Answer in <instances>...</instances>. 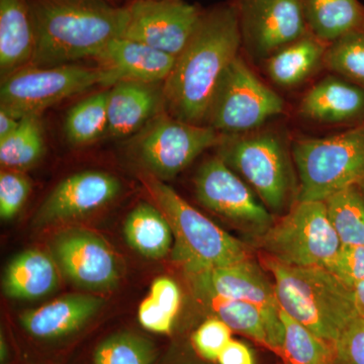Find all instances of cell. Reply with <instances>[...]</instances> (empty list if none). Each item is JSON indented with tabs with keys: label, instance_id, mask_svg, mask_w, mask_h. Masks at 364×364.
I'll return each mask as SVG.
<instances>
[{
	"label": "cell",
	"instance_id": "6da1fadb",
	"mask_svg": "<svg viewBox=\"0 0 364 364\" xmlns=\"http://www.w3.org/2000/svg\"><path fill=\"white\" fill-rule=\"evenodd\" d=\"M241 42L237 6H223L203 13L163 83L165 111L186 123L207 126L215 90L228 66L238 56Z\"/></svg>",
	"mask_w": 364,
	"mask_h": 364
},
{
	"label": "cell",
	"instance_id": "7a4b0ae2",
	"mask_svg": "<svg viewBox=\"0 0 364 364\" xmlns=\"http://www.w3.org/2000/svg\"><path fill=\"white\" fill-rule=\"evenodd\" d=\"M36 47L31 65H68L95 58L111 41L122 38L128 6L107 0H28Z\"/></svg>",
	"mask_w": 364,
	"mask_h": 364
},
{
	"label": "cell",
	"instance_id": "3957f363",
	"mask_svg": "<svg viewBox=\"0 0 364 364\" xmlns=\"http://www.w3.org/2000/svg\"><path fill=\"white\" fill-rule=\"evenodd\" d=\"M280 309L334 345L359 314L353 289L324 267H296L267 258Z\"/></svg>",
	"mask_w": 364,
	"mask_h": 364
},
{
	"label": "cell",
	"instance_id": "277c9868",
	"mask_svg": "<svg viewBox=\"0 0 364 364\" xmlns=\"http://www.w3.org/2000/svg\"><path fill=\"white\" fill-rule=\"evenodd\" d=\"M142 181L173 231L172 258L188 275L248 259L241 241L191 207L165 181L147 172Z\"/></svg>",
	"mask_w": 364,
	"mask_h": 364
},
{
	"label": "cell",
	"instance_id": "5b68a950",
	"mask_svg": "<svg viewBox=\"0 0 364 364\" xmlns=\"http://www.w3.org/2000/svg\"><path fill=\"white\" fill-rule=\"evenodd\" d=\"M291 155L299 178L296 202H325L364 179V122L327 138L298 139Z\"/></svg>",
	"mask_w": 364,
	"mask_h": 364
},
{
	"label": "cell",
	"instance_id": "8992f818",
	"mask_svg": "<svg viewBox=\"0 0 364 364\" xmlns=\"http://www.w3.org/2000/svg\"><path fill=\"white\" fill-rule=\"evenodd\" d=\"M270 258L289 267L329 269L342 244L325 202H296L286 215L257 238Z\"/></svg>",
	"mask_w": 364,
	"mask_h": 364
},
{
	"label": "cell",
	"instance_id": "52a82bcc",
	"mask_svg": "<svg viewBox=\"0 0 364 364\" xmlns=\"http://www.w3.org/2000/svg\"><path fill=\"white\" fill-rule=\"evenodd\" d=\"M116 83L114 74L97 65H28L1 79L0 109L18 119L41 114L62 100L91 87H112Z\"/></svg>",
	"mask_w": 364,
	"mask_h": 364
},
{
	"label": "cell",
	"instance_id": "ba28073f",
	"mask_svg": "<svg viewBox=\"0 0 364 364\" xmlns=\"http://www.w3.org/2000/svg\"><path fill=\"white\" fill-rule=\"evenodd\" d=\"M217 147L218 156L255 189L269 210H284L294 191V177L286 145L277 134H223Z\"/></svg>",
	"mask_w": 364,
	"mask_h": 364
},
{
	"label": "cell",
	"instance_id": "9c48e42d",
	"mask_svg": "<svg viewBox=\"0 0 364 364\" xmlns=\"http://www.w3.org/2000/svg\"><path fill=\"white\" fill-rule=\"evenodd\" d=\"M222 138L212 127L186 123L163 111L132 136L130 148L147 173L166 181L219 145Z\"/></svg>",
	"mask_w": 364,
	"mask_h": 364
},
{
	"label": "cell",
	"instance_id": "30bf717a",
	"mask_svg": "<svg viewBox=\"0 0 364 364\" xmlns=\"http://www.w3.org/2000/svg\"><path fill=\"white\" fill-rule=\"evenodd\" d=\"M284 102L240 56L223 74L208 111L207 126L227 135L247 133L282 114Z\"/></svg>",
	"mask_w": 364,
	"mask_h": 364
},
{
	"label": "cell",
	"instance_id": "8fae6325",
	"mask_svg": "<svg viewBox=\"0 0 364 364\" xmlns=\"http://www.w3.org/2000/svg\"><path fill=\"white\" fill-rule=\"evenodd\" d=\"M196 296H219L252 304L262 312L267 325L268 348L280 353L284 326L274 284L250 258L224 267L189 275Z\"/></svg>",
	"mask_w": 364,
	"mask_h": 364
},
{
	"label": "cell",
	"instance_id": "7c38bea8",
	"mask_svg": "<svg viewBox=\"0 0 364 364\" xmlns=\"http://www.w3.org/2000/svg\"><path fill=\"white\" fill-rule=\"evenodd\" d=\"M196 196L203 207L238 225L256 238L264 234L275 220L252 189L221 158L203 162L196 172Z\"/></svg>",
	"mask_w": 364,
	"mask_h": 364
},
{
	"label": "cell",
	"instance_id": "4fadbf2b",
	"mask_svg": "<svg viewBox=\"0 0 364 364\" xmlns=\"http://www.w3.org/2000/svg\"><path fill=\"white\" fill-rule=\"evenodd\" d=\"M122 38L177 57L193 38L203 11L183 0H134Z\"/></svg>",
	"mask_w": 364,
	"mask_h": 364
},
{
	"label": "cell",
	"instance_id": "5bb4252c",
	"mask_svg": "<svg viewBox=\"0 0 364 364\" xmlns=\"http://www.w3.org/2000/svg\"><path fill=\"white\" fill-rule=\"evenodd\" d=\"M242 40L264 57L308 35L301 0H239Z\"/></svg>",
	"mask_w": 364,
	"mask_h": 364
},
{
	"label": "cell",
	"instance_id": "9a60e30c",
	"mask_svg": "<svg viewBox=\"0 0 364 364\" xmlns=\"http://www.w3.org/2000/svg\"><path fill=\"white\" fill-rule=\"evenodd\" d=\"M54 253L67 277L81 289L107 291L119 284V263L104 239L85 230L60 234Z\"/></svg>",
	"mask_w": 364,
	"mask_h": 364
},
{
	"label": "cell",
	"instance_id": "2e32d148",
	"mask_svg": "<svg viewBox=\"0 0 364 364\" xmlns=\"http://www.w3.org/2000/svg\"><path fill=\"white\" fill-rule=\"evenodd\" d=\"M121 191V181L111 173L77 172L57 184L38 210L33 223L42 227L77 219L109 205Z\"/></svg>",
	"mask_w": 364,
	"mask_h": 364
},
{
	"label": "cell",
	"instance_id": "e0dca14e",
	"mask_svg": "<svg viewBox=\"0 0 364 364\" xmlns=\"http://www.w3.org/2000/svg\"><path fill=\"white\" fill-rule=\"evenodd\" d=\"M163 111V83L119 81L109 87L107 134L117 139L136 135Z\"/></svg>",
	"mask_w": 364,
	"mask_h": 364
},
{
	"label": "cell",
	"instance_id": "ac0fdd59",
	"mask_svg": "<svg viewBox=\"0 0 364 364\" xmlns=\"http://www.w3.org/2000/svg\"><path fill=\"white\" fill-rule=\"evenodd\" d=\"M93 60L97 66L114 74L117 82L164 83L173 69L176 57L143 43L117 38L105 46Z\"/></svg>",
	"mask_w": 364,
	"mask_h": 364
},
{
	"label": "cell",
	"instance_id": "d6986e66",
	"mask_svg": "<svg viewBox=\"0 0 364 364\" xmlns=\"http://www.w3.org/2000/svg\"><path fill=\"white\" fill-rule=\"evenodd\" d=\"M104 305L105 299L93 294H67L21 314L20 322L35 338H60L81 329Z\"/></svg>",
	"mask_w": 364,
	"mask_h": 364
},
{
	"label": "cell",
	"instance_id": "ffe728a7",
	"mask_svg": "<svg viewBox=\"0 0 364 364\" xmlns=\"http://www.w3.org/2000/svg\"><path fill=\"white\" fill-rule=\"evenodd\" d=\"M299 114L318 124L364 122V88L343 77L328 76L306 93Z\"/></svg>",
	"mask_w": 364,
	"mask_h": 364
},
{
	"label": "cell",
	"instance_id": "44dd1931",
	"mask_svg": "<svg viewBox=\"0 0 364 364\" xmlns=\"http://www.w3.org/2000/svg\"><path fill=\"white\" fill-rule=\"evenodd\" d=\"M36 35L28 0H0L1 79L31 65Z\"/></svg>",
	"mask_w": 364,
	"mask_h": 364
},
{
	"label": "cell",
	"instance_id": "7402d4cb",
	"mask_svg": "<svg viewBox=\"0 0 364 364\" xmlns=\"http://www.w3.org/2000/svg\"><path fill=\"white\" fill-rule=\"evenodd\" d=\"M56 263L38 249L23 251L7 265L2 287L9 298L32 301L48 296L58 286Z\"/></svg>",
	"mask_w": 364,
	"mask_h": 364
},
{
	"label": "cell",
	"instance_id": "603a6c76",
	"mask_svg": "<svg viewBox=\"0 0 364 364\" xmlns=\"http://www.w3.org/2000/svg\"><path fill=\"white\" fill-rule=\"evenodd\" d=\"M127 243L149 259H161L171 250L174 235L159 208L141 203L129 214L124 225Z\"/></svg>",
	"mask_w": 364,
	"mask_h": 364
},
{
	"label": "cell",
	"instance_id": "cb8c5ba5",
	"mask_svg": "<svg viewBox=\"0 0 364 364\" xmlns=\"http://www.w3.org/2000/svg\"><path fill=\"white\" fill-rule=\"evenodd\" d=\"M309 32L331 44L364 28V7L358 0H301Z\"/></svg>",
	"mask_w": 364,
	"mask_h": 364
},
{
	"label": "cell",
	"instance_id": "d4e9b609",
	"mask_svg": "<svg viewBox=\"0 0 364 364\" xmlns=\"http://www.w3.org/2000/svg\"><path fill=\"white\" fill-rule=\"evenodd\" d=\"M327 48L326 43L309 33L270 55L267 62L268 75L277 85H298L324 61Z\"/></svg>",
	"mask_w": 364,
	"mask_h": 364
},
{
	"label": "cell",
	"instance_id": "484cf974",
	"mask_svg": "<svg viewBox=\"0 0 364 364\" xmlns=\"http://www.w3.org/2000/svg\"><path fill=\"white\" fill-rule=\"evenodd\" d=\"M44 130L40 114L21 117L20 126L0 141V163L6 169L23 170L35 166L44 156Z\"/></svg>",
	"mask_w": 364,
	"mask_h": 364
},
{
	"label": "cell",
	"instance_id": "4316f807",
	"mask_svg": "<svg viewBox=\"0 0 364 364\" xmlns=\"http://www.w3.org/2000/svg\"><path fill=\"white\" fill-rule=\"evenodd\" d=\"M342 245L364 244V179L325 200Z\"/></svg>",
	"mask_w": 364,
	"mask_h": 364
},
{
	"label": "cell",
	"instance_id": "83f0119b",
	"mask_svg": "<svg viewBox=\"0 0 364 364\" xmlns=\"http://www.w3.org/2000/svg\"><path fill=\"white\" fill-rule=\"evenodd\" d=\"M109 90L100 91L71 107L65 119V135L68 142L82 147L97 142L107 133V100Z\"/></svg>",
	"mask_w": 364,
	"mask_h": 364
},
{
	"label": "cell",
	"instance_id": "f1b7e54d",
	"mask_svg": "<svg viewBox=\"0 0 364 364\" xmlns=\"http://www.w3.org/2000/svg\"><path fill=\"white\" fill-rule=\"evenodd\" d=\"M284 339L280 355L286 364H334V345L280 310Z\"/></svg>",
	"mask_w": 364,
	"mask_h": 364
},
{
	"label": "cell",
	"instance_id": "f546056e",
	"mask_svg": "<svg viewBox=\"0 0 364 364\" xmlns=\"http://www.w3.org/2000/svg\"><path fill=\"white\" fill-rule=\"evenodd\" d=\"M198 299L215 314V318L226 323L232 331L240 333L268 348L267 325L257 306L246 301L219 296H203Z\"/></svg>",
	"mask_w": 364,
	"mask_h": 364
},
{
	"label": "cell",
	"instance_id": "4dcf8cb0",
	"mask_svg": "<svg viewBox=\"0 0 364 364\" xmlns=\"http://www.w3.org/2000/svg\"><path fill=\"white\" fill-rule=\"evenodd\" d=\"M154 345L145 337L123 332L112 335L98 345L93 364H153Z\"/></svg>",
	"mask_w": 364,
	"mask_h": 364
},
{
	"label": "cell",
	"instance_id": "1f68e13d",
	"mask_svg": "<svg viewBox=\"0 0 364 364\" xmlns=\"http://www.w3.org/2000/svg\"><path fill=\"white\" fill-rule=\"evenodd\" d=\"M324 63L342 77L364 88V28L347 33L328 46Z\"/></svg>",
	"mask_w": 364,
	"mask_h": 364
},
{
	"label": "cell",
	"instance_id": "d6a6232c",
	"mask_svg": "<svg viewBox=\"0 0 364 364\" xmlns=\"http://www.w3.org/2000/svg\"><path fill=\"white\" fill-rule=\"evenodd\" d=\"M32 191L30 178L21 170L4 169L0 173V217L11 221L21 212Z\"/></svg>",
	"mask_w": 364,
	"mask_h": 364
},
{
	"label": "cell",
	"instance_id": "836d02e7",
	"mask_svg": "<svg viewBox=\"0 0 364 364\" xmlns=\"http://www.w3.org/2000/svg\"><path fill=\"white\" fill-rule=\"evenodd\" d=\"M231 340V328L218 318H208L193 336L196 350L202 358L210 361H218Z\"/></svg>",
	"mask_w": 364,
	"mask_h": 364
},
{
	"label": "cell",
	"instance_id": "e575fe53",
	"mask_svg": "<svg viewBox=\"0 0 364 364\" xmlns=\"http://www.w3.org/2000/svg\"><path fill=\"white\" fill-rule=\"evenodd\" d=\"M334 364H364V318H354L334 344Z\"/></svg>",
	"mask_w": 364,
	"mask_h": 364
},
{
	"label": "cell",
	"instance_id": "d590c367",
	"mask_svg": "<svg viewBox=\"0 0 364 364\" xmlns=\"http://www.w3.org/2000/svg\"><path fill=\"white\" fill-rule=\"evenodd\" d=\"M329 270L352 289L364 282V244L342 245Z\"/></svg>",
	"mask_w": 364,
	"mask_h": 364
},
{
	"label": "cell",
	"instance_id": "8d00e7d4",
	"mask_svg": "<svg viewBox=\"0 0 364 364\" xmlns=\"http://www.w3.org/2000/svg\"><path fill=\"white\" fill-rule=\"evenodd\" d=\"M138 318L145 329L159 334H168L171 332L176 321V318L160 308L150 296L144 299L139 306Z\"/></svg>",
	"mask_w": 364,
	"mask_h": 364
},
{
	"label": "cell",
	"instance_id": "74e56055",
	"mask_svg": "<svg viewBox=\"0 0 364 364\" xmlns=\"http://www.w3.org/2000/svg\"><path fill=\"white\" fill-rule=\"evenodd\" d=\"M149 296L160 308L176 318L181 308V296L176 282L168 277H159L153 282Z\"/></svg>",
	"mask_w": 364,
	"mask_h": 364
},
{
	"label": "cell",
	"instance_id": "f35d334b",
	"mask_svg": "<svg viewBox=\"0 0 364 364\" xmlns=\"http://www.w3.org/2000/svg\"><path fill=\"white\" fill-rule=\"evenodd\" d=\"M219 364H255L252 351L247 345L232 339L218 358Z\"/></svg>",
	"mask_w": 364,
	"mask_h": 364
},
{
	"label": "cell",
	"instance_id": "ab89813d",
	"mask_svg": "<svg viewBox=\"0 0 364 364\" xmlns=\"http://www.w3.org/2000/svg\"><path fill=\"white\" fill-rule=\"evenodd\" d=\"M21 119L0 109V141L11 136L20 126Z\"/></svg>",
	"mask_w": 364,
	"mask_h": 364
},
{
	"label": "cell",
	"instance_id": "60d3db41",
	"mask_svg": "<svg viewBox=\"0 0 364 364\" xmlns=\"http://www.w3.org/2000/svg\"><path fill=\"white\" fill-rule=\"evenodd\" d=\"M353 294L359 316L364 318V282L353 287Z\"/></svg>",
	"mask_w": 364,
	"mask_h": 364
},
{
	"label": "cell",
	"instance_id": "b9f144b4",
	"mask_svg": "<svg viewBox=\"0 0 364 364\" xmlns=\"http://www.w3.org/2000/svg\"><path fill=\"white\" fill-rule=\"evenodd\" d=\"M7 358V349L6 343H4V337L1 335V351H0V358H1V364H4V361L6 360Z\"/></svg>",
	"mask_w": 364,
	"mask_h": 364
}]
</instances>
